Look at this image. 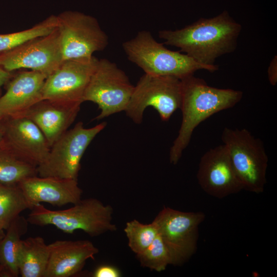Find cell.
<instances>
[{
  "label": "cell",
  "mask_w": 277,
  "mask_h": 277,
  "mask_svg": "<svg viewBox=\"0 0 277 277\" xmlns=\"http://www.w3.org/2000/svg\"><path fill=\"white\" fill-rule=\"evenodd\" d=\"M93 277H120L121 273L116 267L108 265L97 267L92 274Z\"/></svg>",
  "instance_id": "obj_26"
},
{
  "label": "cell",
  "mask_w": 277,
  "mask_h": 277,
  "mask_svg": "<svg viewBox=\"0 0 277 277\" xmlns=\"http://www.w3.org/2000/svg\"><path fill=\"white\" fill-rule=\"evenodd\" d=\"M98 61L94 56L63 60L46 77L43 88V99L82 104L85 90Z\"/></svg>",
  "instance_id": "obj_12"
},
{
  "label": "cell",
  "mask_w": 277,
  "mask_h": 277,
  "mask_svg": "<svg viewBox=\"0 0 277 277\" xmlns=\"http://www.w3.org/2000/svg\"><path fill=\"white\" fill-rule=\"evenodd\" d=\"M56 17L63 60L91 57L108 45V37L95 17L73 11Z\"/></svg>",
  "instance_id": "obj_10"
},
{
  "label": "cell",
  "mask_w": 277,
  "mask_h": 277,
  "mask_svg": "<svg viewBox=\"0 0 277 277\" xmlns=\"http://www.w3.org/2000/svg\"><path fill=\"white\" fill-rule=\"evenodd\" d=\"M1 87H0V97L2 94V90ZM0 121H1V120H0ZM2 139H3V135H2V130H1V126H0V142L2 141Z\"/></svg>",
  "instance_id": "obj_29"
},
{
  "label": "cell",
  "mask_w": 277,
  "mask_h": 277,
  "mask_svg": "<svg viewBox=\"0 0 277 277\" xmlns=\"http://www.w3.org/2000/svg\"><path fill=\"white\" fill-rule=\"evenodd\" d=\"M57 25L56 15H51L29 29L0 34V53L10 50L35 38L51 33L57 28Z\"/></svg>",
  "instance_id": "obj_23"
},
{
  "label": "cell",
  "mask_w": 277,
  "mask_h": 277,
  "mask_svg": "<svg viewBox=\"0 0 277 277\" xmlns=\"http://www.w3.org/2000/svg\"><path fill=\"white\" fill-rule=\"evenodd\" d=\"M63 61L59 32L56 28L46 35L31 39L0 53V66L13 72L21 69L40 72L46 77Z\"/></svg>",
  "instance_id": "obj_11"
},
{
  "label": "cell",
  "mask_w": 277,
  "mask_h": 277,
  "mask_svg": "<svg viewBox=\"0 0 277 277\" xmlns=\"http://www.w3.org/2000/svg\"><path fill=\"white\" fill-rule=\"evenodd\" d=\"M0 276H2V272H1V270H0Z\"/></svg>",
  "instance_id": "obj_31"
},
{
  "label": "cell",
  "mask_w": 277,
  "mask_h": 277,
  "mask_svg": "<svg viewBox=\"0 0 277 277\" xmlns=\"http://www.w3.org/2000/svg\"><path fill=\"white\" fill-rule=\"evenodd\" d=\"M37 175V167L18 157L2 141L0 142V183L17 184Z\"/></svg>",
  "instance_id": "obj_21"
},
{
  "label": "cell",
  "mask_w": 277,
  "mask_h": 277,
  "mask_svg": "<svg viewBox=\"0 0 277 277\" xmlns=\"http://www.w3.org/2000/svg\"><path fill=\"white\" fill-rule=\"evenodd\" d=\"M241 30V24L224 11L180 29L160 30L158 35L164 44L180 48L201 64L212 66L217 58L235 50Z\"/></svg>",
  "instance_id": "obj_1"
},
{
  "label": "cell",
  "mask_w": 277,
  "mask_h": 277,
  "mask_svg": "<svg viewBox=\"0 0 277 277\" xmlns=\"http://www.w3.org/2000/svg\"><path fill=\"white\" fill-rule=\"evenodd\" d=\"M136 255L142 266L157 272L171 265L169 251L159 234L148 248Z\"/></svg>",
  "instance_id": "obj_25"
},
{
  "label": "cell",
  "mask_w": 277,
  "mask_h": 277,
  "mask_svg": "<svg viewBox=\"0 0 277 277\" xmlns=\"http://www.w3.org/2000/svg\"><path fill=\"white\" fill-rule=\"evenodd\" d=\"M222 140L243 190L257 194L263 192L268 158L262 141L246 129L228 127L222 132Z\"/></svg>",
  "instance_id": "obj_5"
},
{
  "label": "cell",
  "mask_w": 277,
  "mask_h": 277,
  "mask_svg": "<svg viewBox=\"0 0 277 277\" xmlns=\"http://www.w3.org/2000/svg\"><path fill=\"white\" fill-rule=\"evenodd\" d=\"M182 99L181 79L144 73L134 86L124 111L135 123L140 124L145 109L152 107L162 121H167L177 109H180Z\"/></svg>",
  "instance_id": "obj_6"
},
{
  "label": "cell",
  "mask_w": 277,
  "mask_h": 277,
  "mask_svg": "<svg viewBox=\"0 0 277 277\" xmlns=\"http://www.w3.org/2000/svg\"><path fill=\"white\" fill-rule=\"evenodd\" d=\"M205 219L202 212H183L168 207H164L154 218L171 265L181 266L195 253L199 226Z\"/></svg>",
  "instance_id": "obj_9"
},
{
  "label": "cell",
  "mask_w": 277,
  "mask_h": 277,
  "mask_svg": "<svg viewBox=\"0 0 277 277\" xmlns=\"http://www.w3.org/2000/svg\"><path fill=\"white\" fill-rule=\"evenodd\" d=\"M32 206L42 202L61 207L74 204L83 193L77 180L38 175L26 178L17 184Z\"/></svg>",
  "instance_id": "obj_16"
},
{
  "label": "cell",
  "mask_w": 277,
  "mask_h": 277,
  "mask_svg": "<svg viewBox=\"0 0 277 277\" xmlns=\"http://www.w3.org/2000/svg\"><path fill=\"white\" fill-rule=\"evenodd\" d=\"M49 257L44 277H70L78 274L98 249L89 240H56L49 244Z\"/></svg>",
  "instance_id": "obj_17"
},
{
  "label": "cell",
  "mask_w": 277,
  "mask_h": 277,
  "mask_svg": "<svg viewBox=\"0 0 277 277\" xmlns=\"http://www.w3.org/2000/svg\"><path fill=\"white\" fill-rule=\"evenodd\" d=\"M122 47L128 60L146 74L182 79L199 70L212 72L219 69L216 65H204L185 53L166 48L146 30L138 31L134 37L124 42Z\"/></svg>",
  "instance_id": "obj_4"
},
{
  "label": "cell",
  "mask_w": 277,
  "mask_h": 277,
  "mask_svg": "<svg viewBox=\"0 0 277 277\" xmlns=\"http://www.w3.org/2000/svg\"><path fill=\"white\" fill-rule=\"evenodd\" d=\"M46 76L38 72L23 71L14 74L0 97V120L23 115L43 100V88Z\"/></svg>",
  "instance_id": "obj_15"
},
{
  "label": "cell",
  "mask_w": 277,
  "mask_h": 277,
  "mask_svg": "<svg viewBox=\"0 0 277 277\" xmlns=\"http://www.w3.org/2000/svg\"><path fill=\"white\" fill-rule=\"evenodd\" d=\"M106 126V123L103 122L85 128L78 122L51 146L46 161L37 167V175L77 180L86 149Z\"/></svg>",
  "instance_id": "obj_7"
},
{
  "label": "cell",
  "mask_w": 277,
  "mask_h": 277,
  "mask_svg": "<svg viewBox=\"0 0 277 277\" xmlns=\"http://www.w3.org/2000/svg\"><path fill=\"white\" fill-rule=\"evenodd\" d=\"M13 75V72H9L0 66V87L6 85Z\"/></svg>",
  "instance_id": "obj_28"
},
{
  "label": "cell",
  "mask_w": 277,
  "mask_h": 277,
  "mask_svg": "<svg viewBox=\"0 0 277 277\" xmlns=\"http://www.w3.org/2000/svg\"><path fill=\"white\" fill-rule=\"evenodd\" d=\"M49 247L41 236L21 241L18 266L22 277H44L48 263Z\"/></svg>",
  "instance_id": "obj_19"
},
{
  "label": "cell",
  "mask_w": 277,
  "mask_h": 277,
  "mask_svg": "<svg viewBox=\"0 0 277 277\" xmlns=\"http://www.w3.org/2000/svg\"><path fill=\"white\" fill-rule=\"evenodd\" d=\"M124 231L128 239L129 247L136 254L142 253L148 248L159 234L154 221L144 224L133 220L126 223Z\"/></svg>",
  "instance_id": "obj_24"
},
{
  "label": "cell",
  "mask_w": 277,
  "mask_h": 277,
  "mask_svg": "<svg viewBox=\"0 0 277 277\" xmlns=\"http://www.w3.org/2000/svg\"><path fill=\"white\" fill-rule=\"evenodd\" d=\"M27 218L17 217L6 229L0 239V270L2 276L16 277L19 274L18 266V252L22 236L28 230Z\"/></svg>",
  "instance_id": "obj_20"
},
{
  "label": "cell",
  "mask_w": 277,
  "mask_h": 277,
  "mask_svg": "<svg viewBox=\"0 0 277 277\" xmlns=\"http://www.w3.org/2000/svg\"><path fill=\"white\" fill-rule=\"evenodd\" d=\"M134 86L125 72L106 58L98 59L85 90L83 101L97 105L100 120L125 111L131 96Z\"/></svg>",
  "instance_id": "obj_8"
},
{
  "label": "cell",
  "mask_w": 277,
  "mask_h": 277,
  "mask_svg": "<svg viewBox=\"0 0 277 277\" xmlns=\"http://www.w3.org/2000/svg\"><path fill=\"white\" fill-rule=\"evenodd\" d=\"M4 230L0 229V239L4 235Z\"/></svg>",
  "instance_id": "obj_30"
},
{
  "label": "cell",
  "mask_w": 277,
  "mask_h": 277,
  "mask_svg": "<svg viewBox=\"0 0 277 277\" xmlns=\"http://www.w3.org/2000/svg\"><path fill=\"white\" fill-rule=\"evenodd\" d=\"M81 105L43 99L21 116L28 117L37 126L51 147L75 121Z\"/></svg>",
  "instance_id": "obj_18"
},
{
  "label": "cell",
  "mask_w": 277,
  "mask_h": 277,
  "mask_svg": "<svg viewBox=\"0 0 277 277\" xmlns=\"http://www.w3.org/2000/svg\"><path fill=\"white\" fill-rule=\"evenodd\" d=\"M181 80L182 120L169 153L170 162L174 165L180 160L200 123L218 112L234 107L243 97L241 91L209 86L194 74Z\"/></svg>",
  "instance_id": "obj_2"
},
{
  "label": "cell",
  "mask_w": 277,
  "mask_h": 277,
  "mask_svg": "<svg viewBox=\"0 0 277 277\" xmlns=\"http://www.w3.org/2000/svg\"><path fill=\"white\" fill-rule=\"evenodd\" d=\"M268 77L270 84L275 86L277 83V56L275 55L270 63L267 70Z\"/></svg>",
  "instance_id": "obj_27"
},
{
  "label": "cell",
  "mask_w": 277,
  "mask_h": 277,
  "mask_svg": "<svg viewBox=\"0 0 277 277\" xmlns=\"http://www.w3.org/2000/svg\"><path fill=\"white\" fill-rule=\"evenodd\" d=\"M32 206L18 184L0 183V229H6L23 211Z\"/></svg>",
  "instance_id": "obj_22"
},
{
  "label": "cell",
  "mask_w": 277,
  "mask_h": 277,
  "mask_svg": "<svg viewBox=\"0 0 277 277\" xmlns=\"http://www.w3.org/2000/svg\"><path fill=\"white\" fill-rule=\"evenodd\" d=\"M113 209L95 198L81 200L69 208L52 210L41 203L35 204L27 218L29 223L38 226L52 225L71 234L81 230L91 236H97L117 228L112 221Z\"/></svg>",
  "instance_id": "obj_3"
},
{
  "label": "cell",
  "mask_w": 277,
  "mask_h": 277,
  "mask_svg": "<svg viewBox=\"0 0 277 277\" xmlns=\"http://www.w3.org/2000/svg\"><path fill=\"white\" fill-rule=\"evenodd\" d=\"M0 126L2 141L16 155L36 167L46 161L50 146L33 121L24 116H9L1 120Z\"/></svg>",
  "instance_id": "obj_13"
},
{
  "label": "cell",
  "mask_w": 277,
  "mask_h": 277,
  "mask_svg": "<svg viewBox=\"0 0 277 277\" xmlns=\"http://www.w3.org/2000/svg\"><path fill=\"white\" fill-rule=\"evenodd\" d=\"M196 178L205 193L217 199L243 190L224 144L209 149L202 155Z\"/></svg>",
  "instance_id": "obj_14"
}]
</instances>
